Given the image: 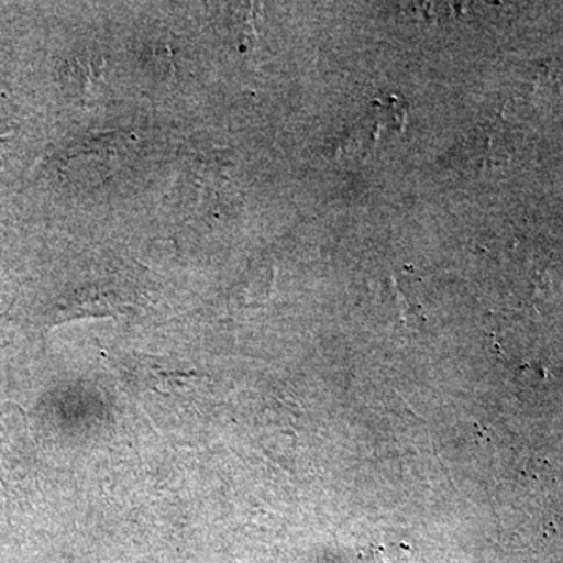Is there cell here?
<instances>
[{"mask_svg":"<svg viewBox=\"0 0 563 563\" xmlns=\"http://www.w3.org/2000/svg\"><path fill=\"white\" fill-rule=\"evenodd\" d=\"M101 62H95L92 57L74 58L70 63V81L74 88L87 92L101 77Z\"/></svg>","mask_w":563,"mask_h":563,"instance_id":"cell-1","label":"cell"}]
</instances>
